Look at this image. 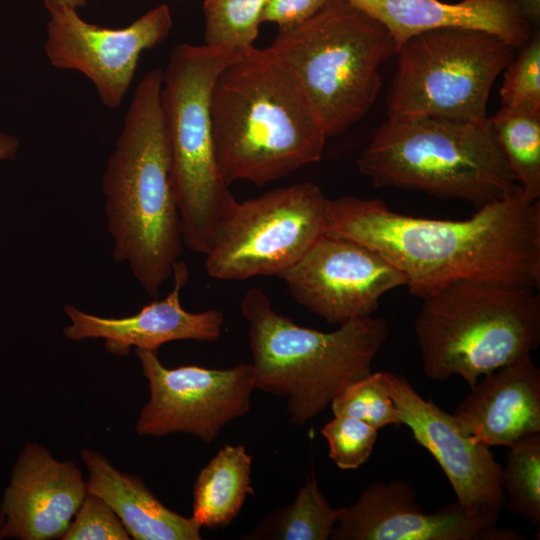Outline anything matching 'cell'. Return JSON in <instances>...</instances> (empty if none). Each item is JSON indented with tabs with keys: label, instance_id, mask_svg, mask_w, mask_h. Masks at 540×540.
I'll return each mask as SVG.
<instances>
[{
	"label": "cell",
	"instance_id": "obj_33",
	"mask_svg": "<svg viewBox=\"0 0 540 540\" xmlns=\"http://www.w3.org/2000/svg\"><path fill=\"white\" fill-rule=\"evenodd\" d=\"M87 3V0H44V6L47 10L59 7V6H67L74 9H78L80 7L85 6Z\"/></svg>",
	"mask_w": 540,
	"mask_h": 540
},
{
	"label": "cell",
	"instance_id": "obj_12",
	"mask_svg": "<svg viewBox=\"0 0 540 540\" xmlns=\"http://www.w3.org/2000/svg\"><path fill=\"white\" fill-rule=\"evenodd\" d=\"M48 12L44 49L50 64L82 73L110 109L121 105L141 54L163 42L173 24L166 4L116 29L88 23L71 7L59 6Z\"/></svg>",
	"mask_w": 540,
	"mask_h": 540
},
{
	"label": "cell",
	"instance_id": "obj_16",
	"mask_svg": "<svg viewBox=\"0 0 540 540\" xmlns=\"http://www.w3.org/2000/svg\"><path fill=\"white\" fill-rule=\"evenodd\" d=\"M86 494V481L74 462L59 461L46 447L27 443L3 493V538L61 539Z\"/></svg>",
	"mask_w": 540,
	"mask_h": 540
},
{
	"label": "cell",
	"instance_id": "obj_24",
	"mask_svg": "<svg viewBox=\"0 0 540 540\" xmlns=\"http://www.w3.org/2000/svg\"><path fill=\"white\" fill-rule=\"evenodd\" d=\"M502 465L501 487L504 506L540 529V432L527 435L510 445Z\"/></svg>",
	"mask_w": 540,
	"mask_h": 540
},
{
	"label": "cell",
	"instance_id": "obj_4",
	"mask_svg": "<svg viewBox=\"0 0 540 540\" xmlns=\"http://www.w3.org/2000/svg\"><path fill=\"white\" fill-rule=\"evenodd\" d=\"M249 323L256 389L287 399L290 421L303 426L348 385L371 373L389 329L382 317L348 320L331 332L300 326L276 312L260 288L241 301Z\"/></svg>",
	"mask_w": 540,
	"mask_h": 540
},
{
	"label": "cell",
	"instance_id": "obj_1",
	"mask_svg": "<svg viewBox=\"0 0 540 540\" xmlns=\"http://www.w3.org/2000/svg\"><path fill=\"white\" fill-rule=\"evenodd\" d=\"M325 233L380 253L420 299L462 281L540 285V204L520 187L464 220L413 217L380 199H329Z\"/></svg>",
	"mask_w": 540,
	"mask_h": 540
},
{
	"label": "cell",
	"instance_id": "obj_10",
	"mask_svg": "<svg viewBox=\"0 0 540 540\" xmlns=\"http://www.w3.org/2000/svg\"><path fill=\"white\" fill-rule=\"evenodd\" d=\"M328 204L310 181L236 201L205 254L207 274L220 280L279 276L325 233Z\"/></svg>",
	"mask_w": 540,
	"mask_h": 540
},
{
	"label": "cell",
	"instance_id": "obj_30",
	"mask_svg": "<svg viewBox=\"0 0 540 540\" xmlns=\"http://www.w3.org/2000/svg\"><path fill=\"white\" fill-rule=\"evenodd\" d=\"M332 0H269L263 22L273 23L278 28L298 24L323 9Z\"/></svg>",
	"mask_w": 540,
	"mask_h": 540
},
{
	"label": "cell",
	"instance_id": "obj_32",
	"mask_svg": "<svg viewBox=\"0 0 540 540\" xmlns=\"http://www.w3.org/2000/svg\"><path fill=\"white\" fill-rule=\"evenodd\" d=\"M19 145L20 142L17 137L0 132V161L14 159Z\"/></svg>",
	"mask_w": 540,
	"mask_h": 540
},
{
	"label": "cell",
	"instance_id": "obj_28",
	"mask_svg": "<svg viewBox=\"0 0 540 540\" xmlns=\"http://www.w3.org/2000/svg\"><path fill=\"white\" fill-rule=\"evenodd\" d=\"M500 89L502 106L540 107V35L534 31L505 69Z\"/></svg>",
	"mask_w": 540,
	"mask_h": 540
},
{
	"label": "cell",
	"instance_id": "obj_8",
	"mask_svg": "<svg viewBox=\"0 0 540 540\" xmlns=\"http://www.w3.org/2000/svg\"><path fill=\"white\" fill-rule=\"evenodd\" d=\"M269 48L301 81L327 138L367 114L382 86L380 67L396 53L387 28L347 0L279 28Z\"/></svg>",
	"mask_w": 540,
	"mask_h": 540
},
{
	"label": "cell",
	"instance_id": "obj_3",
	"mask_svg": "<svg viewBox=\"0 0 540 540\" xmlns=\"http://www.w3.org/2000/svg\"><path fill=\"white\" fill-rule=\"evenodd\" d=\"M162 70L138 83L102 179L112 256L157 298L183 240L170 145L160 109Z\"/></svg>",
	"mask_w": 540,
	"mask_h": 540
},
{
	"label": "cell",
	"instance_id": "obj_19",
	"mask_svg": "<svg viewBox=\"0 0 540 540\" xmlns=\"http://www.w3.org/2000/svg\"><path fill=\"white\" fill-rule=\"evenodd\" d=\"M382 23L397 49L409 38L441 28H465L492 33L515 49L532 36L514 0H347Z\"/></svg>",
	"mask_w": 540,
	"mask_h": 540
},
{
	"label": "cell",
	"instance_id": "obj_21",
	"mask_svg": "<svg viewBox=\"0 0 540 540\" xmlns=\"http://www.w3.org/2000/svg\"><path fill=\"white\" fill-rule=\"evenodd\" d=\"M252 457L243 445L226 444L200 470L193 490L192 517L207 529L228 526L254 493Z\"/></svg>",
	"mask_w": 540,
	"mask_h": 540
},
{
	"label": "cell",
	"instance_id": "obj_23",
	"mask_svg": "<svg viewBox=\"0 0 540 540\" xmlns=\"http://www.w3.org/2000/svg\"><path fill=\"white\" fill-rule=\"evenodd\" d=\"M341 508L332 507L312 470L295 500L269 513L241 539L328 540Z\"/></svg>",
	"mask_w": 540,
	"mask_h": 540
},
{
	"label": "cell",
	"instance_id": "obj_5",
	"mask_svg": "<svg viewBox=\"0 0 540 540\" xmlns=\"http://www.w3.org/2000/svg\"><path fill=\"white\" fill-rule=\"evenodd\" d=\"M376 187L422 191L480 208L519 188L490 122L387 118L357 159Z\"/></svg>",
	"mask_w": 540,
	"mask_h": 540
},
{
	"label": "cell",
	"instance_id": "obj_15",
	"mask_svg": "<svg viewBox=\"0 0 540 540\" xmlns=\"http://www.w3.org/2000/svg\"><path fill=\"white\" fill-rule=\"evenodd\" d=\"M402 425L434 457L448 479L456 501L469 512L500 513L504 507L500 464L490 451L468 434L453 414L424 399L401 374L381 372Z\"/></svg>",
	"mask_w": 540,
	"mask_h": 540
},
{
	"label": "cell",
	"instance_id": "obj_22",
	"mask_svg": "<svg viewBox=\"0 0 540 540\" xmlns=\"http://www.w3.org/2000/svg\"><path fill=\"white\" fill-rule=\"evenodd\" d=\"M499 148L523 195L540 198V107L501 106L489 117Z\"/></svg>",
	"mask_w": 540,
	"mask_h": 540
},
{
	"label": "cell",
	"instance_id": "obj_35",
	"mask_svg": "<svg viewBox=\"0 0 540 540\" xmlns=\"http://www.w3.org/2000/svg\"><path fill=\"white\" fill-rule=\"evenodd\" d=\"M179 1H181V0H179Z\"/></svg>",
	"mask_w": 540,
	"mask_h": 540
},
{
	"label": "cell",
	"instance_id": "obj_27",
	"mask_svg": "<svg viewBox=\"0 0 540 540\" xmlns=\"http://www.w3.org/2000/svg\"><path fill=\"white\" fill-rule=\"evenodd\" d=\"M329 457L342 470H353L370 457L378 437L371 425L346 415H334L321 429Z\"/></svg>",
	"mask_w": 540,
	"mask_h": 540
},
{
	"label": "cell",
	"instance_id": "obj_13",
	"mask_svg": "<svg viewBox=\"0 0 540 540\" xmlns=\"http://www.w3.org/2000/svg\"><path fill=\"white\" fill-rule=\"evenodd\" d=\"M278 277L298 304L338 325L372 315L385 293L405 286L403 274L380 253L326 233Z\"/></svg>",
	"mask_w": 540,
	"mask_h": 540
},
{
	"label": "cell",
	"instance_id": "obj_29",
	"mask_svg": "<svg viewBox=\"0 0 540 540\" xmlns=\"http://www.w3.org/2000/svg\"><path fill=\"white\" fill-rule=\"evenodd\" d=\"M62 540H129L115 511L100 497L88 493Z\"/></svg>",
	"mask_w": 540,
	"mask_h": 540
},
{
	"label": "cell",
	"instance_id": "obj_11",
	"mask_svg": "<svg viewBox=\"0 0 540 540\" xmlns=\"http://www.w3.org/2000/svg\"><path fill=\"white\" fill-rule=\"evenodd\" d=\"M157 352L135 349L150 390L136 422L139 435L185 433L211 443L227 424L249 412L256 389L252 363L226 369L168 368Z\"/></svg>",
	"mask_w": 540,
	"mask_h": 540
},
{
	"label": "cell",
	"instance_id": "obj_9",
	"mask_svg": "<svg viewBox=\"0 0 540 540\" xmlns=\"http://www.w3.org/2000/svg\"><path fill=\"white\" fill-rule=\"evenodd\" d=\"M515 48L480 30L441 28L419 33L396 51L388 118L484 119L491 88Z\"/></svg>",
	"mask_w": 540,
	"mask_h": 540
},
{
	"label": "cell",
	"instance_id": "obj_14",
	"mask_svg": "<svg viewBox=\"0 0 540 540\" xmlns=\"http://www.w3.org/2000/svg\"><path fill=\"white\" fill-rule=\"evenodd\" d=\"M498 512H469L457 501L434 512L422 510L405 480L374 481L357 500L341 507L333 540H521L498 527Z\"/></svg>",
	"mask_w": 540,
	"mask_h": 540
},
{
	"label": "cell",
	"instance_id": "obj_6",
	"mask_svg": "<svg viewBox=\"0 0 540 540\" xmlns=\"http://www.w3.org/2000/svg\"><path fill=\"white\" fill-rule=\"evenodd\" d=\"M414 332L426 376L480 377L532 352L540 344L536 289L462 281L422 299Z\"/></svg>",
	"mask_w": 540,
	"mask_h": 540
},
{
	"label": "cell",
	"instance_id": "obj_25",
	"mask_svg": "<svg viewBox=\"0 0 540 540\" xmlns=\"http://www.w3.org/2000/svg\"><path fill=\"white\" fill-rule=\"evenodd\" d=\"M269 0H204V44L246 51L254 46Z\"/></svg>",
	"mask_w": 540,
	"mask_h": 540
},
{
	"label": "cell",
	"instance_id": "obj_20",
	"mask_svg": "<svg viewBox=\"0 0 540 540\" xmlns=\"http://www.w3.org/2000/svg\"><path fill=\"white\" fill-rule=\"evenodd\" d=\"M87 492L102 498L135 540H200L201 526L167 508L136 475L115 468L102 453L84 448Z\"/></svg>",
	"mask_w": 540,
	"mask_h": 540
},
{
	"label": "cell",
	"instance_id": "obj_17",
	"mask_svg": "<svg viewBox=\"0 0 540 540\" xmlns=\"http://www.w3.org/2000/svg\"><path fill=\"white\" fill-rule=\"evenodd\" d=\"M172 290L162 300L145 305L136 314L114 318L97 316L80 310L72 304L64 306L71 323L63 329L69 340L104 339L107 351L125 356L131 347L156 350L176 340L215 342L222 334L225 317L217 309L202 312L185 310L180 294L189 280V270L178 260L173 268Z\"/></svg>",
	"mask_w": 540,
	"mask_h": 540
},
{
	"label": "cell",
	"instance_id": "obj_7",
	"mask_svg": "<svg viewBox=\"0 0 540 540\" xmlns=\"http://www.w3.org/2000/svg\"><path fill=\"white\" fill-rule=\"evenodd\" d=\"M244 51L176 45L162 70L160 109L167 133L183 245L206 254L236 200L216 159L212 91L220 72Z\"/></svg>",
	"mask_w": 540,
	"mask_h": 540
},
{
	"label": "cell",
	"instance_id": "obj_18",
	"mask_svg": "<svg viewBox=\"0 0 540 540\" xmlns=\"http://www.w3.org/2000/svg\"><path fill=\"white\" fill-rule=\"evenodd\" d=\"M460 426L488 447L540 432V369L525 354L486 375L458 404Z\"/></svg>",
	"mask_w": 540,
	"mask_h": 540
},
{
	"label": "cell",
	"instance_id": "obj_31",
	"mask_svg": "<svg viewBox=\"0 0 540 540\" xmlns=\"http://www.w3.org/2000/svg\"><path fill=\"white\" fill-rule=\"evenodd\" d=\"M524 19L533 27L538 28L540 23V0H514Z\"/></svg>",
	"mask_w": 540,
	"mask_h": 540
},
{
	"label": "cell",
	"instance_id": "obj_2",
	"mask_svg": "<svg viewBox=\"0 0 540 540\" xmlns=\"http://www.w3.org/2000/svg\"><path fill=\"white\" fill-rule=\"evenodd\" d=\"M211 118L224 181L257 186L319 161L323 124L294 71L269 47H251L218 75Z\"/></svg>",
	"mask_w": 540,
	"mask_h": 540
},
{
	"label": "cell",
	"instance_id": "obj_34",
	"mask_svg": "<svg viewBox=\"0 0 540 540\" xmlns=\"http://www.w3.org/2000/svg\"><path fill=\"white\" fill-rule=\"evenodd\" d=\"M5 524V514L2 508V503L0 502V539L3 538L2 530Z\"/></svg>",
	"mask_w": 540,
	"mask_h": 540
},
{
	"label": "cell",
	"instance_id": "obj_26",
	"mask_svg": "<svg viewBox=\"0 0 540 540\" xmlns=\"http://www.w3.org/2000/svg\"><path fill=\"white\" fill-rule=\"evenodd\" d=\"M330 407L333 415L359 419L377 430L389 425H402L400 413L381 372H371L348 385L333 399Z\"/></svg>",
	"mask_w": 540,
	"mask_h": 540
}]
</instances>
